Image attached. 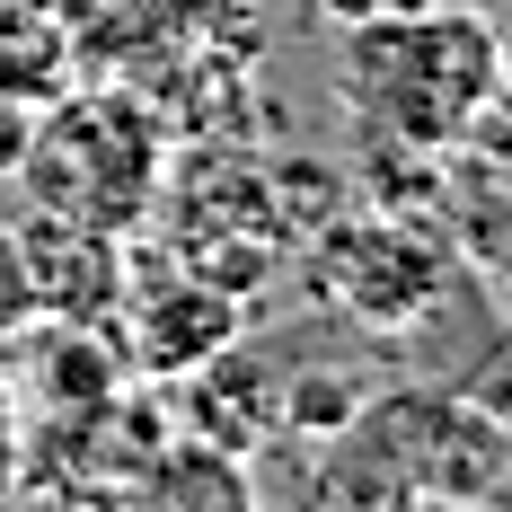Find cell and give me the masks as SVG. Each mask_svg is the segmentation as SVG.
I'll list each match as a JSON object with an SVG mask.
<instances>
[{
  "label": "cell",
  "instance_id": "obj_1",
  "mask_svg": "<svg viewBox=\"0 0 512 512\" xmlns=\"http://www.w3.org/2000/svg\"><path fill=\"white\" fill-rule=\"evenodd\" d=\"M495 89H504V45H495V18L468 0H424L398 18L345 27V106L380 142L460 151L495 115Z\"/></svg>",
  "mask_w": 512,
  "mask_h": 512
},
{
  "label": "cell",
  "instance_id": "obj_2",
  "mask_svg": "<svg viewBox=\"0 0 512 512\" xmlns=\"http://www.w3.org/2000/svg\"><path fill=\"white\" fill-rule=\"evenodd\" d=\"M442 274L451 256L424 221H398V212H371V221H327L318 230V283L327 301L354 309L362 327H407L442 301Z\"/></svg>",
  "mask_w": 512,
  "mask_h": 512
},
{
  "label": "cell",
  "instance_id": "obj_3",
  "mask_svg": "<svg viewBox=\"0 0 512 512\" xmlns=\"http://www.w3.org/2000/svg\"><path fill=\"white\" fill-rule=\"evenodd\" d=\"M53 18L71 27V45L89 62H151L195 18H212V0H53Z\"/></svg>",
  "mask_w": 512,
  "mask_h": 512
},
{
  "label": "cell",
  "instance_id": "obj_4",
  "mask_svg": "<svg viewBox=\"0 0 512 512\" xmlns=\"http://www.w3.org/2000/svg\"><path fill=\"white\" fill-rule=\"evenodd\" d=\"M195 407H204V451H256V433L283 415V371L221 345L195 362Z\"/></svg>",
  "mask_w": 512,
  "mask_h": 512
},
{
  "label": "cell",
  "instance_id": "obj_5",
  "mask_svg": "<svg viewBox=\"0 0 512 512\" xmlns=\"http://www.w3.org/2000/svg\"><path fill=\"white\" fill-rule=\"evenodd\" d=\"M230 336H239V301L212 283H168L159 301H142V362H159V371H195Z\"/></svg>",
  "mask_w": 512,
  "mask_h": 512
},
{
  "label": "cell",
  "instance_id": "obj_6",
  "mask_svg": "<svg viewBox=\"0 0 512 512\" xmlns=\"http://www.w3.org/2000/svg\"><path fill=\"white\" fill-rule=\"evenodd\" d=\"M451 230H460V248L477 256L486 274H504V265H512V204L468 195V204H451Z\"/></svg>",
  "mask_w": 512,
  "mask_h": 512
},
{
  "label": "cell",
  "instance_id": "obj_7",
  "mask_svg": "<svg viewBox=\"0 0 512 512\" xmlns=\"http://www.w3.org/2000/svg\"><path fill=\"white\" fill-rule=\"evenodd\" d=\"M27 318H36V283H27V256H18V239L0 230V345H9Z\"/></svg>",
  "mask_w": 512,
  "mask_h": 512
},
{
  "label": "cell",
  "instance_id": "obj_8",
  "mask_svg": "<svg viewBox=\"0 0 512 512\" xmlns=\"http://www.w3.org/2000/svg\"><path fill=\"white\" fill-rule=\"evenodd\" d=\"M318 18H336V27H362V18H398V9H424V0H309Z\"/></svg>",
  "mask_w": 512,
  "mask_h": 512
},
{
  "label": "cell",
  "instance_id": "obj_9",
  "mask_svg": "<svg viewBox=\"0 0 512 512\" xmlns=\"http://www.w3.org/2000/svg\"><path fill=\"white\" fill-rule=\"evenodd\" d=\"M495 45H504V89H495V115H512V9L495 18Z\"/></svg>",
  "mask_w": 512,
  "mask_h": 512
},
{
  "label": "cell",
  "instance_id": "obj_10",
  "mask_svg": "<svg viewBox=\"0 0 512 512\" xmlns=\"http://www.w3.org/2000/svg\"><path fill=\"white\" fill-rule=\"evenodd\" d=\"M495 292H504V318H512V265H504V274H495Z\"/></svg>",
  "mask_w": 512,
  "mask_h": 512
}]
</instances>
